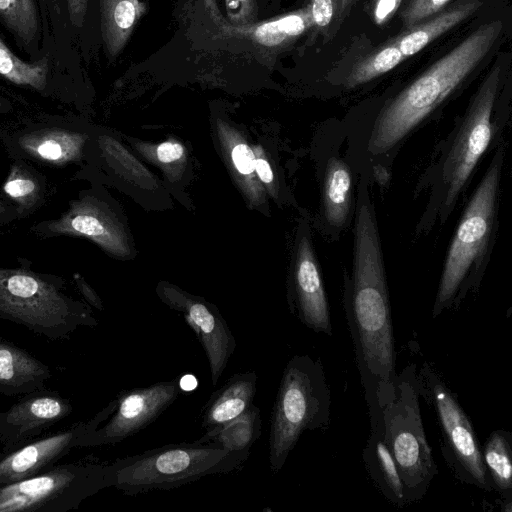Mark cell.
<instances>
[{
    "label": "cell",
    "mask_w": 512,
    "mask_h": 512,
    "mask_svg": "<svg viewBox=\"0 0 512 512\" xmlns=\"http://www.w3.org/2000/svg\"><path fill=\"white\" fill-rule=\"evenodd\" d=\"M484 465L496 487L504 492L512 486L511 448L506 434L495 431L487 440L482 455Z\"/></svg>",
    "instance_id": "cell-27"
},
{
    "label": "cell",
    "mask_w": 512,
    "mask_h": 512,
    "mask_svg": "<svg viewBox=\"0 0 512 512\" xmlns=\"http://www.w3.org/2000/svg\"><path fill=\"white\" fill-rule=\"evenodd\" d=\"M15 160L3 185V191L17 207L19 216L24 217L42 205L47 185L38 171L23 160Z\"/></svg>",
    "instance_id": "cell-22"
},
{
    "label": "cell",
    "mask_w": 512,
    "mask_h": 512,
    "mask_svg": "<svg viewBox=\"0 0 512 512\" xmlns=\"http://www.w3.org/2000/svg\"><path fill=\"white\" fill-rule=\"evenodd\" d=\"M161 295L194 331L207 357L212 384L217 385L236 349V339L228 324L216 307L203 299L173 289H165Z\"/></svg>",
    "instance_id": "cell-12"
},
{
    "label": "cell",
    "mask_w": 512,
    "mask_h": 512,
    "mask_svg": "<svg viewBox=\"0 0 512 512\" xmlns=\"http://www.w3.org/2000/svg\"><path fill=\"white\" fill-rule=\"evenodd\" d=\"M20 218L17 207L8 205L0 199V224Z\"/></svg>",
    "instance_id": "cell-38"
},
{
    "label": "cell",
    "mask_w": 512,
    "mask_h": 512,
    "mask_svg": "<svg viewBox=\"0 0 512 512\" xmlns=\"http://www.w3.org/2000/svg\"><path fill=\"white\" fill-rule=\"evenodd\" d=\"M352 199L351 173L344 161L332 157L324 173L323 212L330 228L341 229L348 220Z\"/></svg>",
    "instance_id": "cell-21"
},
{
    "label": "cell",
    "mask_w": 512,
    "mask_h": 512,
    "mask_svg": "<svg viewBox=\"0 0 512 512\" xmlns=\"http://www.w3.org/2000/svg\"><path fill=\"white\" fill-rule=\"evenodd\" d=\"M261 426L260 409L251 404L246 411L220 428L205 432L196 442L215 443L227 451L250 450L261 435Z\"/></svg>",
    "instance_id": "cell-23"
},
{
    "label": "cell",
    "mask_w": 512,
    "mask_h": 512,
    "mask_svg": "<svg viewBox=\"0 0 512 512\" xmlns=\"http://www.w3.org/2000/svg\"><path fill=\"white\" fill-rule=\"evenodd\" d=\"M50 377L42 362L0 340V391L19 394L39 388Z\"/></svg>",
    "instance_id": "cell-19"
},
{
    "label": "cell",
    "mask_w": 512,
    "mask_h": 512,
    "mask_svg": "<svg viewBox=\"0 0 512 512\" xmlns=\"http://www.w3.org/2000/svg\"><path fill=\"white\" fill-rule=\"evenodd\" d=\"M501 69L494 65L484 78L444 150L432 185L425 214L418 232L429 229L436 220L443 223L453 211L479 160L487 150L496 126L493 110Z\"/></svg>",
    "instance_id": "cell-4"
},
{
    "label": "cell",
    "mask_w": 512,
    "mask_h": 512,
    "mask_svg": "<svg viewBox=\"0 0 512 512\" xmlns=\"http://www.w3.org/2000/svg\"><path fill=\"white\" fill-rule=\"evenodd\" d=\"M402 0H372V16L377 25L385 24L397 11Z\"/></svg>",
    "instance_id": "cell-32"
},
{
    "label": "cell",
    "mask_w": 512,
    "mask_h": 512,
    "mask_svg": "<svg viewBox=\"0 0 512 512\" xmlns=\"http://www.w3.org/2000/svg\"><path fill=\"white\" fill-rule=\"evenodd\" d=\"M52 1L57 4L59 0H52Z\"/></svg>",
    "instance_id": "cell-42"
},
{
    "label": "cell",
    "mask_w": 512,
    "mask_h": 512,
    "mask_svg": "<svg viewBox=\"0 0 512 512\" xmlns=\"http://www.w3.org/2000/svg\"><path fill=\"white\" fill-rule=\"evenodd\" d=\"M1 137L15 159L53 166L80 159L85 143L82 133L64 119L21 124L1 132Z\"/></svg>",
    "instance_id": "cell-10"
},
{
    "label": "cell",
    "mask_w": 512,
    "mask_h": 512,
    "mask_svg": "<svg viewBox=\"0 0 512 512\" xmlns=\"http://www.w3.org/2000/svg\"><path fill=\"white\" fill-rule=\"evenodd\" d=\"M65 2L72 22L77 24L83 15L85 0H65Z\"/></svg>",
    "instance_id": "cell-36"
},
{
    "label": "cell",
    "mask_w": 512,
    "mask_h": 512,
    "mask_svg": "<svg viewBox=\"0 0 512 512\" xmlns=\"http://www.w3.org/2000/svg\"><path fill=\"white\" fill-rule=\"evenodd\" d=\"M376 403L382 415L385 442L398 468L405 500L422 496L436 468L426 442L413 387L392 380L376 390Z\"/></svg>",
    "instance_id": "cell-8"
},
{
    "label": "cell",
    "mask_w": 512,
    "mask_h": 512,
    "mask_svg": "<svg viewBox=\"0 0 512 512\" xmlns=\"http://www.w3.org/2000/svg\"><path fill=\"white\" fill-rule=\"evenodd\" d=\"M255 371L236 373L215 391L204 405L200 418L206 432L214 431L246 411L256 394Z\"/></svg>",
    "instance_id": "cell-17"
},
{
    "label": "cell",
    "mask_w": 512,
    "mask_h": 512,
    "mask_svg": "<svg viewBox=\"0 0 512 512\" xmlns=\"http://www.w3.org/2000/svg\"><path fill=\"white\" fill-rule=\"evenodd\" d=\"M232 160L241 174H250L254 170L255 156L246 144H238L232 150Z\"/></svg>",
    "instance_id": "cell-31"
},
{
    "label": "cell",
    "mask_w": 512,
    "mask_h": 512,
    "mask_svg": "<svg viewBox=\"0 0 512 512\" xmlns=\"http://www.w3.org/2000/svg\"><path fill=\"white\" fill-rule=\"evenodd\" d=\"M309 13L312 24L324 32L341 18L337 0H311Z\"/></svg>",
    "instance_id": "cell-30"
},
{
    "label": "cell",
    "mask_w": 512,
    "mask_h": 512,
    "mask_svg": "<svg viewBox=\"0 0 512 512\" xmlns=\"http://www.w3.org/2000/svg\"><path fill=\"white\" fill-rule=\"evenodd\" d=\"M249 451H227L215 443L196 441L152 448L110 464V487L131 496L175 489L209 475L240 469Z\"/></svg>",
    "instance_id": "cell-3"
},
{
    "label": "cell",
    "mask_w": 512,
    "mask_h": 512,
    "mask_svg": "<svg viewBox=\"0 0 512 512\" xmlns=\"http://www.w3.org/2000/svg\"><path fill=\"white\" fill-rule=\"evenodd\" d=\"M349 301L360 366L379 389L394 377L395 350L379 230L365 179L356 201Z\"/></svg>",
    "instance_id": "cell-1"
},
{
    "label": "cell",
    "mask_w": 512,
    "mask_h": 512,
    "mask_svg": "<svg viewBox=\"0 0 512 512\" xmlns=\"http://www.w3.org/2000/svg\"><path fill=\"white\" fill-rule=\"evenodd\" d=\"M113 16L118 27L127 29L134 21L135 8L131 2L122 0L116 4Z\"/></svg>",
    "instance_id": "cell-33"
},
{
    "label": "cell",
    "mask_w": 512,
    "mask_h": 512,
    "mask_svg": "<svg viewBox=\"0 0 512 512\" xmlns=\"http://www.w3.org/2000/svg\"><path fill=\"white\" fill-rule=\"evenodd\" d=\"M10 109V104L5 99L0 97V113H6L10 111Z\"/></svg>",
    "instance_id": "cell-41"
},
{
    "label": "cell",
    "mask_w": 512,
    "mask_h": 512,
    "mask_svg": "<svg viewBox=\"0 0 512 512\" xmlns=\"http://www.w3.org/2000/svg\"><path fill=\"white\" fill-rule=\"evenodd\" d=\"M254 169L256 170L259 178L265 183L273 181V173L269 163L262 158L255 159Z\"/></svg>",
    "instance_id": "cell-37"
},
{
    "label": "cell",
    "mask_w": 512,
    "mask_h": 512,
    "mask_svg": "<svg viewBox=\"0 0 512 512\" xmlns=\"http://www.w3.org/2000/svg\"><path fill=\"white\" fill-rule=\"evenodd\" d=\"M108 470L109 465L69 466L5 484L0 488V512L38 510L72 486L110 487Z\"/></svg>",
    "instance_id": "cell-11"
},
{
    "label": "cell",
    "mask_w": 512,
    "mask_h": 512,
    "mask_svg": "<svg viewBox=\"0 0 512 512\" xmlns=\"http://www.w3.org/2000/svg\"><path fill=\"white\" fill-rule=\"evenodd\" d=\"M0 19L25 48L40 38V20L35 0H0Z\"/></svg>",
    "instance_id": "cell-24"
},
{
    "label": "cell",
    "mask_w": 512,
    "mask_h": 512,
    "mask_svg": "<svg viewBox=\"0 0 512 512\" xmlns=\"http://www.w3.org/2000/svg\"><path fill=\"white\" fill-rule=\"evenodd\" d=\"M183 155L181 145L172 142H164L157 148V157L163 163H169L178 160Z\"/></svg>",
    "instance_id": "cell-34"
},
{
    "label": "cell",
    "mask_w": 512,
    "mask_h": 512,
    "mask_svg": "<svg viewBox=\"0 0 512 512\" xmlns=\"http://www.w3.org/2000/svg\"><path fill=\"white\" fill-rule=\"evenodd\" d=\"M481 6L480 0H461L428 21L419 22L408 28L392 41L398 46L404 58L411 57L472 16Z\"/></svg>",
    "instance_id": "cell-18"
},
{
    "label": "cell",
    "mask_w": 512,
    "mask_h": 512,
    "mask_svg": "<svg viewBox=\"0 0 512 512\" xmlns=\"http://www.w3.org/2000/svg\"><path fill=\"white\" fill-rule=\"evenodd\" d=\"M374 176L381 186H385L389 180V174L383 166L378 165L374 167Z\"/></svg>",
    "instance_id": "cell-39"
},
{
    "label": "cell",
    "mask_w": 512,
    "mask_h": 512,
    "mask_svg": "<svg viewBox=\"0 0 512 512\" xmlns=\"http://www.w3.org/2000/svg\"><path fill=\"white\" fill-rule=\"evenodd\" d=\"M504 154L501 144L462 213L443 265L434 316L473 285L487 263L496 231Z\"/></svg>",
    "instance_id": "cell-5"
},
{
    "label": "cell",
    "mask_w": 512,
    "mask_h": 512,
    "mask_svg": "<svg viewBox=\"0 0 512 512\" xmlns=\"http://www.w3.org/2000/svg\"><path fill=\"white\" fill-rule=\"evenodd\" d=\"M309 23L312 24L310 13L308 15L290 14L260 26L256 30V37L265 45H277L299 36Z\"/></svg>",
    "instance_id": "cell-28"
},
{
    "label": "cell",
    "mask_w": 512,
    "mask_h": 512,
    "mask_svg": "<svg viewBox=\"0 0 512 512\" xmlns=\"http://www.w3.org/2000/svg\"><path fill=\"white\" fill-rule=\"evenodd\" d=\"M502 28L500 20L479 26L390 100L374 123L369 151L392 150L424 121L480 64Z\"/></svg>",
    "instance_id": "cell-2"
},
{
    "label": "cell",
    "mask_w": 512,
    "mask_h": 512,
    "mask_svg": "<svg viewBox=\"0 0 512 512\" xmlns=\"http://www.w3.org/2000/svg\"><path fill=\"white\" fill-rule=\"evenodd\" d=\"M0 317L51 339L97 325L90 308L65 292L63 280L23 267H0Z\"/></svg>",
    "instance_id": "cell-6"
},
{
    "label": "cell",
    "mask_w": 512,
    "mask_h": 512,
    "mask_svg": "<svg viewBox=\"0 0 512 512\" xmlns=\"http://www.w3.org/2000/svg\"><path fill=\"white\" fill-rule=\"evenodd\" d=\"M0 76L20 86L46 92L49 84L47 57L36 62H26L14 54L0 37Z\"/></svg>",
    "instance_id": "cell-25"
},
{
    "label": "cell",
    "mask_w": 512,
    "mask_h": 512,
    "mask_svg": "<svg viewBox=\"0 0 512 512\" xmlns=\"http://www.w3.org/2000/svg\"><path fill=\"white\" fill-rule=\"evenodd\" d=\"M294 292L293 312L301 322L316 332L331 334L328 300L317 260L307 238L299 245Z\"/></svg>",
    "instance_id": "cell-14"
},
{
    "label": "cell",
    "mask_w": 512,
    "mask_h": 512,
    "mask_svg": "<svg viewBox=\"0 0 512 512\" xmlns=\"http://www.w3.org/2000/svg\"><path fill=\"white\" fill-rule=\"evenodd\" d=\"M98 423V417L95 416L88 423H79L68 431L38 440L9 454L0 461V484L36 475L40 469L77 446L80 437Z\"/></svg>",
    "instance_id": "cell-15"
},
{
    "label": "cell",
    "mask_w": 512,
    "mask_h": 512,
    "mask_svg": "<svg viewBox=\"0 0 512 512\" xmlns=\"http://www.w3.org/2000/svg\"><path fill=\"white\" fill-rule=\"evenodd\" d=\"M405 58L398 46L390 41L357 63L346 78V87L354 88L377 78L399 65Z\"/></svg>",
    "instance_id": "cell-26"
},
{
    "label": "cell",
    "mask_w": 512,
    "mask_h": 512,
    "mask_svg": "<svg viewBox=\"0 0 512 512\" xmlns=\"http://www.w3.org/2000/svg\"><path fill=\"white\" fill-rule=\"evenodd\" d=\"M427 390L431 396L449 448L472 481L489 487L482 453L471 424L446 386L425 369Z\"/></svg>",
    "instance_id": "cell-13"
},
{
    "label": "cell",
    "mask_w": 512,
    "mask_h": 512,
    "mask_svg": "<svg viewBox=\"0 0 512 512\" xmlns=\"http://www.w3.org/2000/svg\"><path fill=\"white\" fill-rule=\"evenodd\" d=\"M376 425L365 450L364 458L370 473L390 500L397 504L405 501L403 483L383 435L382 423L376 408Z\"/></svg>",
    "instance_id": "cell-20"
},
{
    "label": "cell",
    "mask_w": 512,
    "mask_h": 512,
    "mask_svg": "<svg viewBox=\"0 0 512 512\" xmlns=\"http://www.w3.org/2000/svg\"><path fill=\"white\" fill-rule=\"evenodd\" d=\"M178 376L143 387L121 391L102 413V424L89 430L77 446L93 447L119 443L154 422L183 391ZM98 424V425H99ZM97 425V426H98Z\"/></svg>",
    "instance_id": "cell-9"
},
{
    "label": "cell",
    "mask_w": 512,
    "mask_h": 512,
    "mask_svg": "<svg viewBox=\"0 0 512 512\" xmlns=\"http://www.w3.org/2000/svg\"><path fill=\"white\" fill-rule=\"evenodd\" d=\"M75 281L85 299L94 307L100 310L103 309L100 299L95 294V292L85 283V281L78 275L75 276Z\"/></svg>",
    "instance_id": "cell-35"
},
{
    "label": "cell",
    "mask_w": 512,
    "mask_h": 512,
    "mask_svg": "<svg viewBox=\"0 0 512 512\" xmlns=\"http://www.w3.org/2000/svg\"><path fill=\"white\" fill-rule=\"evenodd\" d=\"M329 389L321 364L295 355L286 364L270 419L268 462L272 473L284 466L302 433L327 423Z\"/></svg>",
    "instance_id": "cell-7"
},
{
    "label": "cell",
    "mask_w": 512,
    "mask_h": 512,
    "mask_svg": "<svg viewBox=\"0 0 512 512\" xmlns=\"http://www.w3.org/2000/svg\"><path fill=\"white\" fill-rule=\"evenodd\" d=\"M450 0H410L402 13L403 23L407 28L437 14Z\"/></svg>",
    "instance_id": "cell-29"
},
{
    "label": "cell",
    "mask_w": 512,
    "mask_h": 512,
    "mask_svg": "<svg viewBox=\"0 0 512 512\" xmlns=\"http://www.w3.org/2000/svg\"><path fill=\"white\" fill-rule=\"evenodd\" d=\"M353 0H337L340 17L343 18L351 6Z\"/></svg>",
    "instance_id": "cell-40"
},
{
    "label": "cell",
    "mask_w": 512,
    "mask_h": 512,
    "mask_svg": "<svg viewBox=\"0 0 512 512\" xmlns=\"http://www.w3.org/2000/svg\"><path fill=\"white\" fill-rule=\"evenodd\" d=\"M66 400L41 395L23 400L0 415V433L4 441L15 444L54 424L70 411Z\"/></svg>",
    "instance_id": "cell-16"
},
{
    "label": "cell",
    "mask_w": 512,
    "mask_h": 512,
    "mask_svg": "<svg viewBox=\"0 0 512 512\" xmlns=\"http://www.w3.org/2000/svg\"><path fill=\"white\" fill-rule=\"evenodd\" d=\"M240 1H243V0H240Z\"/></svg>",
    "instance_id": "cell-43"
}]
</instances>
